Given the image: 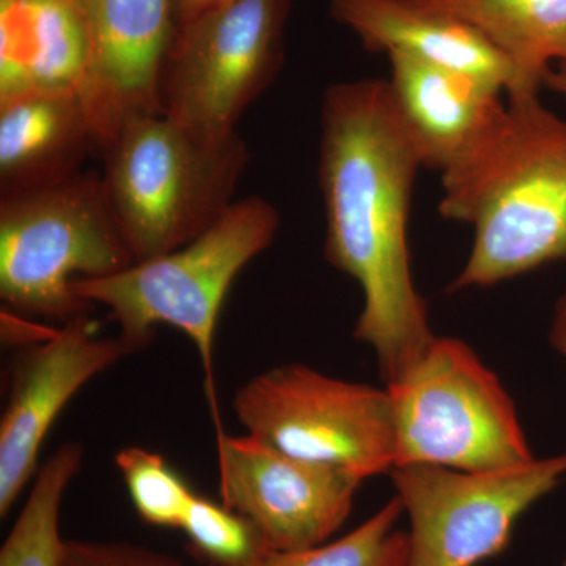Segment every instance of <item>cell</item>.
<instances>
[{
	"label": "cell",
	"mask_w": 566,
	"mask_h": 566,
	"mask_svg": "<svg viewBox=\"0 0 566 566\" xmlns=\"http://www.w3.org/2000/svg\"><path fill=\"white\" fill-rule=\"evenodd\" d=\"M420 167L422 158L387 81L338 82L326 88L318 158L324 255L363 290L354 337L375 349L385 382L415 363L436 337L412 279L408 244Z\"/></svg>",
	"instance_id": "cell-1"
},
{
	"label": "cell",
	"mask_w": 566,
	"mask_h": 566,
	"mask_svg": "<svg viewBox=\"0 0 566 566\" xmlns=\"http://www.w3.org/2000/svg\"><path fill=\"white\" fill-rule=\"evenodd\" d=\"M441 175L439 214L474 229L450 292L486 289L566 259V120L539 92L509 95L493 136Z\"/></svg>",
	"instance_id": "cell-2"
},
{
	"label": "cell",
	"mask_w": 566,
	"mask_h": 566,
	"mask_svg": "<svg viewBox=\"0 0 566 566\" xmlns=\"http://www.w3.org/2000/svg\"><path fill=\"white\" fill-rule=\"evenodd\" d=\"M99 159L112 216L142 262L210 229L237 202L251 153L238 132L208 137L148 114L129 118Z\"/></svg>",
	"instance_id": "cell-3"
},
{
	"label": "cell",
	"mask_w": 566,
	"mask_h": 566,
	"mask_svg": "<svg viewBox=\"0 0 566 566\" xmlns=\"http://www.w3.org/2000/svg\"><path fill=\"white\" fill-rule=\"evenodd\" d=\"M281 214L270 200H237L210 229L175 251L134 262L99 279H81L73 293L109 308L134 352L150 344L156 326L185 334L199 353L205 394L216 434L223 431L214 382V333L223 301L238 274L273 244Z\"/></svg>",
	"instance_id": "cell-4"
},
{
	"label": "cell",
	"mask_w": 566,
	"mask_h": 566,
	"mask_svg": "<svg viewBox=\"0 0 566 566\" xmlns=\"http://www.w3.org/2000/svg\"><path fill=\"white\" fill-rule=\"evenodd\" d=\"M133 263L99 174L0 197V297L13 311L69 323L91 307L74 282Z\"/></svg>",
	"instance_id": "cell-5"
},
{
	"label": "cell",
	"mask_w": 566,
	"mask_h": 566,
	"mask_svg": "<svg viewBox=\"0 0 566 566\" xmlns=\"http://www.w3.org/2000/svg\"><path fill=\"white\" fill-rule=\"evenodd\" d=\"M386 389L394 411L395 468L493 472L535 460L512 397L460 338L434 337Z\"/></svg>",
	"instance_id": "cell-6"
},
{
	"label": "cell",
	"mask_w": 566,
	"mask_h": 566,
	"mask_svg": "<svg viewBox=\"0 0 566 566\" xmlns=\"http://www.w3.org/2000/svg\"><path fill=\"white\" fill-rule=\"evenodd\" d=\"M232 408L248 434L286 455L344 469L360 480L395 468L387 389L286 364L249 379L234 394Z\"/></svg>",
	"instance_id": "cell-7"
},
{
	"label": "cell",
	"mask_w": 566,
	"mask_h": 566,
	"mask_svg": "<svg viewBox=\"0 0 566 566\" xmlns=\"http://www.w3.org/2000/svg\"><path fill=\"white\" fill-rule=\"evenodd\" d=\"M293 0H226L178 24L161 84L163 114L208 137L237 133L285 61Z\"/></svg>",
	"instance_id": "cell-8"
},
{
	"label": "cell",
	"mask_w": 566,
	"mask_h": 566,
	"mask_svg": "<svg viewBox=\"0 0 566 566\" xmlns=\"http://www.w3.org/2000/svg\"><path fill=\"white\" fill-rule=\"evenodd\" d=\"M565 475L566 453L493 472L395 468L390 476L409 517L406 566H475L497 556L517 520Z\"/></svg>",
	"instance_id": "cell-9"
},
{
	"label": "cell",
	"mask_w": 566,
	"mask_h": 566,
	"mask_svg": "<svg viewBox=\"0 0 566 566\" xmlns=\"http://www.w3.org/2000/svg\"><path fill=\"white\" fill-rule=\"evenodd\" d=\"M222 504L251 521L271 551L329 542L364 480L286 455L253 436L216 434Z\"/></svg>",
	"instance_id": "cell-10"
},
{
	"label": "cell",
	"mask_w": 566,
	"mask_h": 566,
	"mask_svg": "<svg viewBox=\"0 0 566 566\" xmlns=\"http://www.w3.org/2000/svg\"><path fill=\"white\" fill-rule=\"evenodd\" d=\"M134 353L120 335L98 337L88 316L81 315L21 354L0 420V517L35 476L41 447L71 398Z\"/></svg>",
	"instance_id": "cell-11"
},
{
	"label": "cell",
	"mask_w": 566,
	"mask_h": 566,
	"mask_svg": "<svg viewBox=\"0 0 566 566\" xmlns=\"http://www.w3.org/2000/svg\"><path fill=\"white\" fill-rule=\"evenodd\" d=\"M88 66L80 99L98 158L129 118L163 114L161 84L178 22L174 0H80Z\"/></svg>",
	"instance_id": "cell-12"
},
{
	"label": "cell",
	"mask_w": 566,
	"mask_h": 566,
	"mask_svg": "<svg viewBox=\"0 0 566 566\" xmlns=\"http://www.w3.org/2000/svg\"><path fill=\"white\" fill-rule=\"evenodd\" d=\"M390 95L423 167L439 172L463 163L501 126L502 92L471 74L389 54Z\"/></svg>",
	"instance_id": "cell-13"
},
{
	"label": "cell",
	"mask_w": 566,
	"mask_h": 566,
	"mask_svg": "<svg viewBox=\"0 0 566 566\" xmlns=\"http://www.w3.org/2000/svg\"><path fill=\"white\" fill-rule=\"evenodd\" d=\"M329 13L364 50L411 55L471 74L506 95L516 91L515 66L482 33L412 0H329Z\"/></svg>",
	"instance_id": "cell-14"
},
{
	"label": "cell",
	"mask_w": 566,
	"mask_h": 566,
	"mask_svg": "<svg viewBox=\"0 0 566 566\" xmlns=\"http://www.w3.org/2000/svg\"><path fill=\"white\" fill-rule=\"evenodd\" d=\"M98 156L77 92H29L0 102V197L82 172Z\"/></svg>",
	"instance_id": "cell-15"
},
{
	"label": "cell",
	"mask_w": 566,
	"mask_h": 566,
	"mask_svg": "<svg viewBox=\"0 0 566 566\" xmlns=\"http://www.w3.org/2000/svg\"><path fill=\"white\" fill-rule=\"evenodd\" d=\"M88 51L80 0H0V102L80 91Z\"/></svg>",
	"instance_id": "cell-16"
},
{
	"label": "cell",
	"mask_w": 566,
	"mask_h": 566,
	"mask_svg": "<svg viewBox=\"0 0 566 566\" xmlns=\"http://www.w3.org/2000/svg\"><path fill=\"white\" fill-rule=\"evenodd\" d=\"M471 25L515 66L517 92H542L566 65V0H412ZM512 95V93H510Z\"/></svg>",
	"instance_id": "cell-17"
},
{
	"label": "cell",
	"mask_w": 566,
	"mask_h": 566,
	"mask_svg": "<svg viewBox=\"0 0 566 566\" xmlns=\"http://www.w3.org/2000/svg\"><path fill=\"white\" fill-rule=\"evenodd\" d=\"M85 449L69 441L33 476L20 516L0 547V566H62L66 539L61 535L63 495L80 474Z\"/></svg>",
	"instance_id": "cell-18"
},
{
	"label": "cell",
	"mask_w": 566,
	"mask_h": 566,
	"mask_svg": "<svg viewBox=\"0 0 566 566\" xmlns=\"http://www.w3.org/2000/svg\"><path fill=\"white\" fill-rule=\"evenodd\" d=\"M403 515V505L395 495L375 515L335 542L305 549L268 551L244 566H406L408 532L397 528Z\"/></svg>",
	"instance_id": "cell-19"
},
{
	"label": "cell",
	"mask_w": 566,
	"mask_h": 566,
	"mask_svg": "<svg viewBox=\"0 0 566 566\" xmlns=\"http://www.w3.org/2000/svg\"><path fill=\"white\" fill-rule=\"evenodd\" d=\"M134 510L144 523L180 528L196 493L159 453L125 447L115 455Z\"/></svg>",
	"instance_id": "cell-20"
},
{
	"label": "cell",
	"mask_w": 566,
	"mask_h": 566,
	"mask_svg": "<svg viewBox=\"0 0 566 566\" xmlns=\"http://www.w3.org/2000/svg\"><path fill=\"white\" fill-rule=\"evenodd\" d=\"M180 531L197 553L216 566H244L271 551L251 521L196 494Z\"/></svg>",
	"instance_id": "cell-21"
},
{
	"label": "cell",
	"mask_w": 566,
	"mask_h": 566,
	"mask_svg": "<svg viewBox=\"0 0 566 566\" xmlns=\"http://www.w3.org/2000/svg\"><path fill=\"white\" fill-rule=\"evenodd\" d=\"M62 566H186L180 558L123 539H66Z\"/></svg>",
	"instance_id": "cell-22"
},
{
	"label": "cell",
	"mask_w": 566,
	"mask_h": 566,
	"mask_svg": "<svg viewBox=\"0 0 566 566\" xmlns=\"http://www.w3.org/2000/svg\"><path fill=\"white\" fill-rule=\"evenodd\" d=\"M549 344L566 360V293L554 307L549 327Z\"/></svg>",
	"instance_id": "cell-23"
},
{
	"label": "cell",
	"mask_w": 566,
	"mask_h": 566,
	"mask_svg": "<svg viewBox=\"0 0 566 566\" xmlns=\"http://www.w3.org/2000/svg\"><path fill=\"white\" fill-rule=\"evenodd\" d=\"M222 2H226V0H174L175 17H177L178 24H181V22L188 21L189 18L196 17V14Z\"/></svg>",
	"instance_id": "cell-24"
},
{
	"label": "cell",
	"mask_w": 566,
	"mask_h": 566,
	"mask_svg": "<svg viewBox=\"0 0 566 566\" xmlns=\"http://www.w3.org/2000/svg\"><path fill=\"white\" fill-rule=\"evenodd\" d=\"M545 87L566 98V65H557L547 71Z\"/></svg>",
	"instance_id": "cell-25"
},
{
	"label": "cell",
	"mask_w": 566,
	"mask_h": 566,
	"mask_svg": "<svg viewBox=\"0 0 566 566\" xmlns=\"http://www.w3.org/2000/svg\"><path fill=\"white\" fill-rule=\"evenodd\" d=\"M562 566H566V558H565L564 565H562Z\"/></svg>",
	"instance_id": "cell-26"
}]
</instances>
